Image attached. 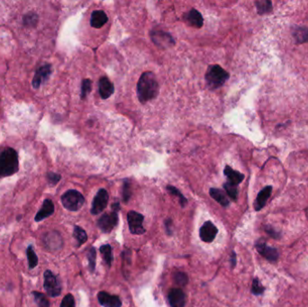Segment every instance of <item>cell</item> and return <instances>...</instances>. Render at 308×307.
Here are the masks:
<instances>
[{
	"mask_svg": "<svg viewBox=\"0 0 308 307\" xmlns=\"http://www.w3.org/2000/svg\"><path fill=\"white\" fill-rule=\"evenodd\" d=\"M255 5L257 6V11L259 15L267 14V13L271 12L272 10V3L268 0L256 1Z\"/></svg>",
	"mask_w": 308,
	"mask_h": 307,
	"instance_id": "484cf974",
	"label": "cell"
},
{
	"mask_svg": "<svg viewBox=\"0 0 308 307\" xmlns=\"http://www.w3.org/2000/svg\"><path fill=\"white\" fill-rule=\"evenodd\" d=\"M132 195V191H131V183L126 179V181L124 182V187H123V199L124 202L127 203L130 197Z\"/></svg>",
	"mask_w": 308,
	"mask_h": 307,
	"instance_id": "d590c367",
	"label": "cell"
},
{
	"mask_svg": "<svg viewBox=\"0 0 308 307\" xmlns=\"http://www.w3.org/2000/svg\"><path fill=\"white\" fill-rule=\"evenodd\" d=\"M151 38L152 42L159 47L169 48L175 44V41L170 33L163 31H153L151 32Z\"/></svg>",
	"mask_w": 308,
	"mask_h": 307,
	"instance_id": "9c48e42d",
	"label": "cell"
},
{
	"mask_svg": "<svg viewBox=\"0 0 308 307\" xmlns=\"http://www.w3.org/2000/svg\"><path fill=\"white\" fill-rule=\"evenodd\" d=\"M91 90H92V81L89 79L83 80L81 83V99H85L88 93L91 92Z\"/></svg>",
	"mask_w": 308,
	"mask_h": 307,
	"instance_id": "f546056e",
	"label": "cell"
},
{
	"mask_svg": "<svg viewBox=\"0 0 308 307\" xmlns=\"http://www.w3.org/2000/svg\"><path fill=\"white\" fill-rule=\"evenodd\" d=\"M174 281L178 286H185L187 285V283L189 282V277L184 272H176L174 274Z\"/></svg>",
	"mask_w": 308,
	"mask_h": 307,
	"instance_id": "e575fe53",
	"label": "cell"
},
{
	"mask_svg": "<svg viewBox=\"0 0 308 307\" xmlns=\"http://www.w3.org/2000/svg\"><path fill=\"white\" fill-rule=\"evenodd\" d=\"M51 74V66L50 64H44V66L40 67L36 70L35 75L32 80V87L39 88V87L46 81Z\"/></svg>",
	"mask_w": 308,
	"mask_h": 307,
	"instance_id": "8fae6325",
	"label": "cell"
},
{
	"mask_svg": "<svg viewBox=\"0 0 308 307\" xmlns=\"http://www.w3.org/2000/svg\"><path fill=\"white\" fill-rule=\"evenodd\" d=\"M293 37L295 38L297 44H303L308 42V27L297 26L292 30Z\"/></svg>",
	"mask_w": 308,
	"mask_h": 307,
	"instance_id": "44dd1931",
	"label": "cell"
},
{
	"mask_svg": "<svg viewBox=\"0 0 308 307\" xmlns=\"http://www.w3.org/2000/svg\"><path fill=\"white\" fill-rule=\"evenodd\" d=\"M160 91L159 83L155 75L151 71L144 72L137 83V96L142 104L154 99Z\"/></svg>",
	"mask_w": 308,
	"mask_h": 307,
	"instance_id": "6da1fadb",
	"label": "cell"
},
{
	"mask_svg": "<svg viewBox=\"0 0 308 307\" xmlns=\"http://www.w3.org/2000/svg\"><path fill=\"white\" fill-rule=\"evenodd\" d=\"M265 231L268 232L271 237H273L274 239H279V237H280V234L278 232H276L273 228H270L269 226H267V228H265Z\"/></svg>",
	"mask_w": 308,
	"mask_h": 307,
	"instance_id": "f35d334b",
	"label": "cell"
},
{
	"mask_svg": "<svg viewBox=\"0 0 308 307\" xmlns=\"http://www.w3.org/2000/svg\"><path fill=\"white\" fill-rule=\"evenodd\" d=\"M144 215L141 213H137L135 211H130L127 214V220H128V225L130 228V232L132 234L140 235L145 233V229L143 224H144Z\"/></svg>",
	"mask_w": 308,
	"mask_h": 307,
	"instance_id": "8992f818",
	"label": "cell"
},
{
	"mask_svg": "<svg viewBox=\"0 0 308 307\" xmlns=\"http://www.w3.org/2000/svg\"><path fill=\"white\" fill-rule=\"evenodd\" d=\"M61 307H75V300L73 295L68 294L64 296Z\"/></svg>",
	"mask_w": 308,
	"mask_h": 307,
	"instance_id": "8d00e7d4",
	"label": "cell"
},
{
	"mask_svg": "<svg viewBox=\"0 0 308 307\" xmlns=\"http://www.w3.org/2000/svg\"><path fill=\"white\" fill-rule=\"evenodd\" d=\"M62 203H63V207L66 209L75 212L83 207L85 203V198L81 193H80L77 190L71 189V190H68L66 193L63 194Z\"/></svg>",
	"mask_w": 308,
	"mask_h": 307,
	"instance_id": "277c9868",
	"label": "cell"
},
{
	"mask_svg": "<svg viewBox=\"0 0 308 307\" xmlns=\"http://www.w3.org/2000/svg\"><path fill=\"white\" fill-rule=\"evenodd\" d=\"M224 173L228 178V182L233 184V185H235V186H238L240 183H242L243 180L244 179V175L243 174L240 173L239 171L234 170L228 165L226 166Z\"/></svg>",
	"mask_w": 308,
	"mask_h": 307,
	"instance_id": "ffe728a7",
	"label": "cell"
},
{
	"mask_svg": "<svg viewBox=\"0 0 308 307\" xmlns=\"http://www.w3.org/2000/svg\"><path fill=\"white\" fill-rule=\"evenodd\" d=\"M118 223L117 213L112 212L110 213H105L97 221V226L101 231L104 232H111Z\"/></svg>",
	"mask_w": 308,
	"mask_h": 307,
	"instance_id": "ba28073f",
	"label": "cell"
},
{
	"mask_svg": "<svg viewBox=\"0 0 308 307\" xmlns=\"http://www.w3.org/2000/svg\"><path fill=\"white\" fill-rule=\"evenodd\" d=\"M44 286L45 291L51 297H56L61 295L62 286L56 276L50 270H46L44 272Z\"/></svg>",
	"mask_w": 308,
	"mask_h": 307,
	"instance_id": "5b68a950",
	"label": "cell"
},
{
	"mask_svg": "<svg viewBox=\"0 0 308 307\" xmlns=\"http://www.w3.org/2000/svg\"><path fill=\"white\" fill-rule=\"evenodd\" d=\"M47 178H48V181L50 183V185H56L58 182L61 180L62 178V176L57 174V173H53V172H49L47 174Z\"/></svg>",
	"mask_w": 308,
	"mask_h": 307,
	"instance_id": "74e56055",
	"label": "cell"
},
{
	"mask_svg": "<svg viewBox=\"0 0 308 307\" xmlns=\"http://www.w3.org/2000/svg\"><path fill=\"white\" fill-rule=\"evenodd\" d=\"M112 207H113V212H115V213H117V211L119 210V208H120L119 203H113V206H112Z\"/></svg>",
	"mask_w": 308,
	"mask_h": 307,
	"instance_id": "60d3db41",
	"label": "cell"
},
{
	"mask_svg": "<svg viewBox=\"0 0 308 307\" xmlns=\"http://www.w3.org/2000/svg\"><path fill=\"white\" fill-rule=\"evenodd\" d=\"M271 192H272V187L268 186L259 193L257 198L254 202V208L256 211L261 210L266 206L267 201L269 200L271 196Z\"/></svg>",
	"mask_w": 308,
	"mask_h": 307,
	"instance_id": "e0dca14e",
	"label": "cell"
},
{
	"mask_svg": "<svg viewBox=\"0 0 308 307\" xmlns=\"http://www.w3.org/2000/svg\"><path fill=\"white\" fill-rule=\"evenodd\" d=\"M108 198H109V196H108L107 190L104 188L99 189L98 192L96 194L93 203H92L91 213L96 215V214L102 213L107 207Z\"/></svg>",
	"mask_w": 308,
	"mask_h": 307,
	"instance_id": "52a82bcc",
	"label": "cell"
},
{
	"mask_svg": "<svg viewBox=\"0 0 308 307\" xmlns=\"http://www.w3.org/2000/svg\"><path fill=\"white\" fill-rule=\"evenodd\" d=\"M53 213H54V205H53L52 201L50 199H45L44 204H43V207L38 212L34 220L36 222H40L42 220L49 217Z\"/></svg>",
	"mask_w": 308,
	"mask_h": 307,
	"instance_id": "d6986e66",
	"label": "cell"
},
{
	"mask_svg": "<svg viewBox=\"0 0 308 307\" xmlns=\"http://www.w3.org/2000/svg\"><path fill=\"white\" fill-rule=\"evenodd\" d=\"M168 298L171 307H184L186 305V295L181 289H171Z\"/></svg>",
	"mask_w": 308,
	"mask_h": 307,
	"instance_id": "5bb4252c",
	"label": "cell"
},
{
	"mask_svg": "<svg viewBox=\"0 0 308 307\" xmlns=\"http://www.w3.org/2000/svg\"><path fill=\"white\" fill-rule=\"evenodd\" d=\"M18 154L10 147L0 149V178L8 177L17 172Z\"/></svg>",
	"mask_w": 308,
	"mask_h": 307,
	"instance_id": "7a4b0ae2",
	"label": "cell"
},
{
	"mask_svg": "<svg viewBox=\"0 0 308 307\" xmlns=\"http://www.w3.org/2000/svg\"><path fill=\"white\" fill-rule=\"evenodd\" d=\"M100 252L102 254V257L104 259L105 262L107 263L108 267H111V265L113 263V249L110 245H104L100 248Z\"/></svg>",
	"mask_w": 308,
	"mask_h": 307,
	"instance_id": "cb8c5ba5",
	"label": "cell"
},
{
	"mask_svg": "<svg viewBox=\"0 0 308 307\" xmlns=\"http://www.w3.org/2000/svg\"><path fill=\"white\" fill-rule=\"evenodd\" d=\"M38 22V16L34 13H29L26 14L23 20V23L27 27H34Z\"/></svg>",
	"mask_w": 308,
	"mask_h": 307,
	"instance_id": "4dcf8cb0",
	"label": "cell"
},
{
	"mask_svg": "<svg viewBox=\"0 0 308 307\" xmlns=\"http://www.w3.org/2000/svg\"><path fill=\"white\" fill-rule=\"evenodd\" d=\"M229 73L219 65H210L205 76L206 82L210 89H216L222 87L229 79Z\"/></svg>",
	"mask_w": 308,
	"mask_h": 307,
	"instance_id": "3957f363",
	"label": "cell"
},
{
	"mask_svg": "<svg viewBox=\"0 0 308 307\" xmlns=\"http://www.w3.org/2000/svg\"><path fill=\"white\" fill-rule=\"evenodd\" d=\"M218 232L217 228L212 222H206L200 228V238L205 242H211L214 241Z\"/></svg>",
	"mask_w": 308,
	"mask_h": 307,
	"instance_id": "7c38bea8",
	"label": "cell"
},
{
	"mask_svg": "<svg viewBox=\"0 0 308 307\" xmlns=\"http://www.w3.org/2000/svg\"><path fill=\"white\" fill-rule=\"evenodd\" d=\"M167 190H168V192H170V194L175 195V196H177V197L178 198L181 207H184L188 204L187 198L181 194V192H180L178 188H175V187H172V186H168V187H167Z\"/></svg>",
	"mask_w": 308,
	"mask_h": 307,
	"instance_id": "f1b7e54d",
	"label": "cell"
},
{
	"mask_svg": "<svg viewBox=\"0 0 308 307\" xmlns=\"http://www.w3.org/2000/svg\"><path fill=\"white\" fill-rule=\"evenodd\" d=\"M98 90L102 99H107L114 92V87L112 82L107 77H102L98 82Z\"/></svg>",
	"mask_w": 308,
	"mask_h": 307,
	"instance_id": "9a60e30c",
	"label": "cell"
},
{
	"mask_svg": "<svg viewBox=\"0 0 308 307\" xmlns=\"http://www.w3.org/2000/svg\"><path fill=\"white\" fill-rule=\"evenodd\" d=\"M96 258H97V252L95 248H91L89 251H88V267H89V270L91 273H93L96 269Z\"/></svg>",
	"mask_w": 308,
	"mask_h": 307,
	"instance_id": "836d02e7",
	"label": "cell"
},
{
	"mask_svg": "<svg viewBox=\"0 0 308 307\" xmlns=\"http://www.w3.org/2000/svg\"><path fill=\"white\" fill-rule=\"evenodd\" d=\"M224 188H225V190L227 191V194H228L233 201L237 200L238 194H239L237 186L233 185V184H231V183H229V182H227V183L224 184Z\"/></svg>",
	"mask_w": 308,
	"mask_h": 307,
	"instance_id": "4316f807",
	"label": "cell"
},
{
	"mask_svg": "<svg viewBox=\"0 0 308 307\" xmlns=\"http://www.w3.org/2000/svg\"><path fill=\"white\" fill-rule=\"evenodd\" d=\"M231 264H232V269H233L236 265V254L235 252L233 251L232 252V256H231Z\"/></svg>",
	"mask_w": 308,
	"mask_h": 307,
	"instance_id": "ab89813d",
	"label": "cell"
},
{
	"mask_svg": "<svg viewBox=\"0 0 308 307\" xmlns=\"http://www.w3.org/2000/svg\"><path fill=\"white\" fill-rule=\"evenodd\" d=\"M32 294L34 295V300L35 303L37 304V306L39 307H50V303L48 301V299L46 298V296L42 294V293H39V292H32Z\"/></svg>",
	"mask_w": 308,
	"mask_h": 307,
	"instance_id": "1f68e13d",
	"label": "cell"
},
{
	"mask_svg": "<svg viewBox=\"0 0 308 307\" xmlns=\"http://www.w3.org/2000/svg\"><path fill=\"white\" fill-rule=\"evenodd\" d=\"M26 254H27V259H28V263H29V268L33 269L37 266L38 258L35 254V252L32 249V246L30 245L27 250H26Z\"/></svg>",
	"mask_w": 308,
	"mask_h": 307,
	"instance_id": "83f0119b",
	"label": "cell"
},
{
	"mask_svg": "<svg viewBox=\"0 0 308 307\" xmlns=\"http://www.w3.org/2000/svg\"><path fill=\"white\" fill-rule=\"evenodd\" d=\"M97 299L101 306L104 307H121L122 301L119 296L110 295L105 291H101L97 295Z\"/></svg>",
	"mask_w": 308,
	"mask_h": 307,
	"instance_id": "4fadbf2b",
	"label": "cell"
},
{
	"mask_svg": "<svg viewBox=\"0 0 308 307\" xmlns=\"http://www.w3.org/2000/svg\"><path fill=\"white\" fill-rule=\"evenodd\" d=\"M265 291V288L261 285L258 278H254L252 281V293L253 295H262Z\"/></svg>",
	"mask_w": 308,
	"mask_h": 307,
	"instance_id": "d6a6232c",
	"label": "cell"
},
{
	"mask_svg": "<svg viewBox=\"0 0 308 307\" xmlns=\"http://www.w3.org/2000/svg\"><path fill=\"white\" fill-rule=\"evenodd\" d=\"M209 194L217 203H219L223 207L229 206V200L227 198V194H225L221 189L218 188H210Z\"/></svg>",
	"mask_w": 308,
	"mask_h": 307,
	"instance_id": "7402d4cb",
	"label": "cell"
},
{
	"mask_svg": "<svg viewBox=\"0 0 308 307\" xmlns=\"http://www.w3.org/2000/svg\"><path fill=\"white\" fill-rule=\"evenodd\" d=\"M48 234L49 235H47V240H45V244L47 245V247L50 250H57L60 248L63 242L59 233H53V235H51V233Z\"/></svg>",
	"mask_w": 308,
	"mask_h": 307,
	"instance_id": "603a6c76",
	"label": "cell"
},
{
	"mask_svg": "<svg viewBox=\"0 0 308 307\" xmlns=\"http://www.w3.org/2000/svg\"><path fill=\"white\" fill-rule=\"evenodd\" d=\"M108 21L107 14L103 10H96L91 14L90 17V25L94 28L99 29L106 25Z\"/></svg>",
	"mask_w": 308,
	"mask_h": 307,
	"instance_id": "ac0fdd59",
	"label": "cell"
},
{
	"mask_svg": "<svg viewBox=\"0 0 308 307\" xmlns=\"http://www.w3.org/2000/svg\"><path fill=\"white\" fill-rule=\"evenodd\" d=\"M73 235H74V238L77 240L78 242V246H81V245L84 244L87 240H88V235L86 232L81 228L80 226H75L74 227V232H73Z\"/></svg>",
	"mask_w": 308,
	"mask_h": 307,
	"instance_id": "d4e9b609",
	"label": "cell"
},
{
	"mask_svg": "<svg viewBox=\"0 0 308 307\" xmlns=\"http://www.w3.org/2000/svg\"><path fill=\"white\" fill-rule=\"evenodd\" d=\"M256 249L260 255H262L271 262L276 261L279 256L277 249L268 246L264 241L261 240L256 242Z\"/></svg>",
	"mask_w": 308,
	"mask_h": 307,
	"instance_id": "30bf717a",
	"label": "cell"
},
{
	"mask_svg": "<svg viewBox=\"0 0 308 307\" xmlns=\"http://www.w3.org/2000/svg\"><path fill=\"white\" fill-rule=\"evenodd\" d=\"M184 19L190 26H193L195 28H201L204 25V18L202 16L201 13L195 9H191L184 16Z\"/></svg>",
	"mask_w": 308,
	"mask_h": 307,
	"instance_id": "2e32d148",
	"label": "cell"
}]
</instances>
